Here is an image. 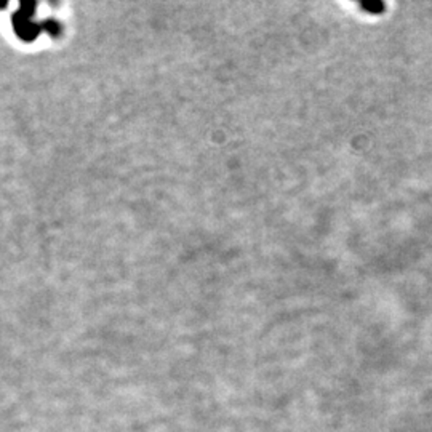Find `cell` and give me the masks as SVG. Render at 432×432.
<instances>
[]
</instances>
